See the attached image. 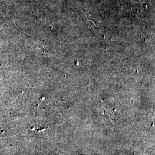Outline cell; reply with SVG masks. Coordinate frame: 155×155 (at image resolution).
<instances>
[{
    "mask_svg": "<svg viewBox=\"0 0 155 155\" xmlns=\"http://www.w3.org/2000/svg\"><path fill=\"white\" fill-rule=\"evenodd\" d=\"M78 155V154H77V155Z\"/></svg>",
    "mask_w": 155,
    "mask_h": 155,
    "instance_id": "obj_2",
    "label": "cell"
},
{
    "mask_svg": "<svg viewBox=\"0 0 155 155\" xmlns=\"http://www.w3.org/2000/svg\"><path fill=\"white\" fill-rule=\"evenodd\" d=\"M108 106L103 105L102 109V118L103 120L106 122L107 124H111V122L114 121L115 117L114 116V114L113 113L112 111L111 110L110 107H109V109L107 108Z\"/></svg>",
    "mask_w": 155,
    "mask_h": 155,
    "instance_id": "obj_1",
    "label": "cell"
}]
</instances>
